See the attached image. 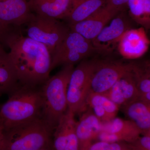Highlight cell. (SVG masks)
Segmentation results:
<instances>
[{
  "label": "cell",
  "instance_id": "24",
  "mask_svg": "<svg viewBox=\"0 0 150 150\" xmlns=\"http://www.w3.org/2000/svg\"><path fill=\"white\" fill-rule=\"evenodd\" d=\"M68 132L67 144L64 150H79V141L76 133L77 121H75V115L68 110Z\"/></svg>",
  "mask_w": 150,
  "mask_h": 150
},
{
  "label": "cell",
  "instance_id": "8",
  "mask_svg": "<svg viewBox=\"0 0 150 150\" xmlns=\"http://www.w3.org/2000/svg\"><path fill=\"white\" fill-rule=\"evenodd\" d=\"M132 68V62L98 60L92 76L90 92L105 93Z\"/></svg>",
  "mask_w": 150,
  "mask_h": 150
},
{
  "label": "cell",
  "instance_id": "20",
  "mask_svg": "<svg viewBox=\"0 0 150 150\" xmlns=\"http://www.w3.org/2000/svg\"><path fill=\"white\" fill-rule=\"evenodd\" d=\"M106 0H74L64 20L68 25L83 21L105 4Z\"/></svg>",
  "mask_w": 150,
  "mask_h": 150
},
{
  "label": "cell",
  "instance_id": "23",
  "mask_svg": "<svg viewBox=\"0 0 150 150\" xmlns=\"http://www.w3.org/2000/svg\"><path fill=\"white\" fill-rule=\"evenodd\" d=\"M68 110L63 116L58 126L55 129L54 135L53 148L54 150H64L67 142L68 132Z\"/></svg>",
  "mask_w": 150,
  "mask_h": 150
},
{
  "label": "cell",
  "instance_id": "1",
  "mask_svg": "<svg viewBox=\"0 0 150 150\" xmlns=\"http://www.w3.org/2000/svg\"><path fill=\"white\" fill-rule=\"evenodd\" d=\"M1 43L9 48V55L21 84L41 86L50 78L52 55L46 46L11 27Z\"/></svg>",
  "mask_w": 150,
  "mask_h": 150
},
{
  "label": "cell",
  "instance_id": "32",
  "mask_svg": "<svg viewBox=\"0 0 150 150\" xmlns=\"http://www.w3.org/2000/svg\"><path fill=\"white\" fill-rule=\"evenodd\" d=\"M135 150L134 149H131V150Z\"/></svg>",
  "mask_w": 150,
  "mask_h": 150
},
{
  "label": "cell",
  "instance_id": "10",
  "mask_svg": "<svg viewBox=\"0 0 150 150\" xmlns=\"http://www.w3.org/2000/svg\"><path fill=\"white\" fill-rule=\"evenodd\" d=\"M142 132L130 120L115 118L104 123L97 140L108 142H123L131 144L137 139Z\"/></svg>",
  "mask_w": 150,
  "mask_h": 150
},
{
  "label": "cell",
  "instance_id": "29",
  "mask_svg": "<svg viewBox=\"0 0 150 150\" xmlns=\"http://www.w3.org/2000/svg\"><path fill=\"white\" fill-rule=\"evenodd\" d=\"M3 137V129L2 128H0V146H1L2 141Z\"/></svg>",
  "mask_w": 150,
  "mask_h": 150
},
{
  "label": "cell",
  "instance_id": "30",
  "mask_svg": "<svg viewBox=\"0 0 150 150\" xmlns=\"http://www.w3.org/2000/svg\"><path fill=\"white\" fill-rule=\"evenodd\" d=\"M38 150H54L51 149V148H48V149H42Z\"/></svg>",
  "mask_w": 150,
  "mask_h": 150
},
{
  "label": "cell",
  "instance_id": "16",
  "mask_svg": "<svg viewBox=\"0 0 150 150\" xmlns=\"http://www.w3.org/2000/svg\"><path fill=\"white\" fill-rule=\"evenodd\" d=\"M30 9L36 14L64 19L74 0H27Z\"/></svg>",
  "mask_w": 150,
  "mask_h": 150
},
{
  "label": "cell",
  "instance_id": "21",
  "mask_svg": "<svg viewBox=\"0 0 150 150\" xmlns=\"http://www.w3.org/2000/svg\"><path fill=\"white\" fill-rule=\"evenodd\" d=\"M127 6L131 19L145 29H149L150 0H128Z\"/></svg>",
  "mask_w": 150,
  "mask_h": 150
},
{
  "label": "cell",
  "instance_id": "19",
  "mask_svg": "<svg viewBox=\"0 0 150 150\" xmlns=\"http://www.w3.org/2000/svg\"><path fill=\"white\" fill-rule=\"evenodd\" d=\"M20 84L8 53L0 43V97L8 95Z\"/></svg>",
  "mask_w": 150,
  "mask_h": 150
},
{
  "label": "cell",
  "instance_id": "2",
  "mask_svg": "<svg viewBox=\"0 0 150 150\" xmlns=\"http://www.w3.org/2000/svg\"><path fill=\"white\" fill-rule=\"evenodd\" d=\"M41 86L21 84L8 95L7 101L0 107V120L3 131L41 118L43 106Z\"/></svg>",
  "mask_w": 150,
  "mask_h": 150
},
{
  "label": "cell",
  "instance_id": "18",
  "mask_svg": "<svg viewBox=\"0 0 150 150\" xmlns=\"http://www.w3.org/2000/svg\"><path fill=\"white\" fill-rule=\"evenodd\" d=\"M121 108L128 119L139 128L142 135L150 134V104L139 98Z\"/></svg>",
  "mask_w": 150,
  "mask_h": 150
},
{
  "label": "cell",
  "instance_id": "14",
  "mask_svg": "<svg viewBox=\"0 0 150 150\" xmlns=\"http://www.w3.org/2000/svg\"><path fill=\"white\" fill-rule=\"evenodd\" d=\"M32 14L27 0H0V20L6 26L25 24Z\"/></svg>",
  "mask_w": 150,
  "mask_h": 150
},
{
  "label": "cell",
  "instance_id": "22",
  "mask_svg": "<svg viewBox=\"0 0 150 150\" xmlns=\"http://www.w3.org/2000/svg\"><path fill=\"white\" fill-rule=\"evenodd\" d=\"M131 74L140 94L150 93V65L149 60L132 62Z\"/></svg>",
  "mask_w": 150,
  "mask_h": 150
},
{
  "label": "cell",
  "instance_id": "4",
  "mask_svg": "<svg viewBox=\"0 0 150 150\" xmlns=\"http://www.w3.org/2000/svg\"><path fill=\"white\" fill-rule=\"evenodd\" d=\"M53 132L41 118L3 131L0 150H38L50 148Z\"/></svg>",
  "mask_w": 150,
  "mask_h": 150
},
{
  "label": "cell",
  "instance_id": "31",
  "mask_svg": "<svg viewBox=\"0 0 150 150\" xmlns=\"http://www.w3.org/2000/svg\"><path fill=\"white\" fill-rule=\"evenodd\" d=\"M0 128H2L1 126V120H0Z\"/></svg>",
  "mask_w": 150,
  "mask_h": 150
},
{
  "label": "cell",
  "instance_id": "15",
  "mask_svg": "<svg viewBox=\"0 0 150 150\" xmlns=\"http://www.w3.org/2000/svg\"><path fill=\"white\" fill-rule=\"evenodd\" d=\"M102 94L120 108L140 98L131 71L119 79L108 91Z\"/></svg>",
  "mask_w": 150,
  "mask_h": 150
},
{
  "label": "cell",
  "instance_id": "12",
  "mask_svg": "<svg viewBox=\"0 0 150 150\" xmlns=\"http://www.w3.org/2000/svg\"><path fill=\"white\" fill-rule=\"evenodd\" d=\"M103 125L90 108L82 112L76 125L79 150H89L94 141L97 140Z\"/></svg>",
  "mask_w": 150,
  "mask_h": 150
},
{
  "label": "cell",
  "instance_id": "26",
  "mask_svg": "<svg viewBox=\"0 0 150 150\" xmlns=\"http://www.w3.org/2000/svg\"><path fill=\"white\" fill-rule=\"evenodd\" d=\"M130 144L135 150H150V134L140 136Z\"/></svg>",
  "mask_w": 150,
  "mask_h": 150
},
{
  "label": "cell",
  "instance_id": "13",
  "mask_svg": "<svg viewBox=\"0 0 150 150\" xmlns=\"http://www.w3.org/2000/svg\"><path fill=\"white\" fill-rule=\"evenodd\" d=\"M149 43L144 28L131 29L124 33L119 41L118 51L124 59H137L147 51Z\"/></svg>",
  "mask_w": 150,
  "mask_h": 150
},
{
  "label": "cell",
  "instance_id": "17",
  "mask_svg": "<svg viewBox=\"0 0 150 150\" xmlns=\"http://www.w3.org/2000/svg\"><path fill=\"white\" fill-rule=\"evenodd\" d=\"M86 105L95 115L104 123L116 117L120 107L102 94L89 92L87 98Z\"/></svg>",
  "mask_w": 150,
  "mask_h": 150
},
{
  "label": "cell",
  "instance_id": "25",
  "mask_svg": "<svg viewBox=\"0 0 150 150\" xmlns=\"http://www.w3.org/2000/svg\"><path fill=\"white\" fill-rule=\"evenodd\" d=\"M131 144L126 142H108L98 141L93 143L88 150H130Z\"/></svg>",
  "mask_w": 150,
  "mask_h": 150
},
{
  "label": "cell",
  "instance_id": "5",
  "mask_svg": "<svg viewBox=\"0 0 150 150\" xmlns=\"http://www.w3.org/2000/svg\"><path fill=\"white\" fill-rule=\"evenodd\" d=\"M27 25V36L46 46L52 55L70 32L67 23L60 20L33 13Z\"/></svg>",
  "mask_w": 150,
  "mask_h": 150
},
{
  "label": "cell",
  "instance_id": "11",
  "mask_svg": "<svg viewBox=\"0 0 150 150\" xmlns=\"http://www.w3.org/2000/svg\"><path fill=\"white\" fill-rule=\"evenodd\" d=\"M118 13L105 5L84 20L68 26L70 30L77 33L86 39L91 41Z\"/></svg>",
  "mask_w": 150,
  "mask_h": 150
},
{
  "label": "cell",
  "instance_id": "3",
  "mask_svg": "<svg viewBox=\"0 0 150 150\" xmlns=\"http://www.w3.org/2000/svg\"><path fill=\"white\" fill-rule=\"evenodd\" d=\"M74 65H65L41 86V119L54 132L68 110L67 91Z\"/></svg>",
  "mask_w": 150,
  "mask_h": 150
},
{
  "label": "cell",
  "instance_id": "6",
  "mask_svg": "<svg viewBox=\"0 0 150 150\" xmlns=\"http://www.w3.org/2000/svg\"><path fill=\"white\" fill-rule=\"evenodd\" d=\"M98 59L83 60L73 70L67 91L68 110L74 114L81 113L87 108V98Z\"/></svg>",
  "mask_w": 150,
  "mask_h": 150
},
{
  "label": "cell",
  "instance_id": "28",
  "mask_svg": "<svg viewBox=\"0 0 150 150\" xmlns=\"http://www.w3.org/2000/svg\"><path fill=\"white\" fill-rule=\"evenodd\" d=\"M11 26H7L4 24L0 20V43H1L3 39L4 38Z\"/></svg>",
  "mask_w": 150,
  "mask_h": 150
},
{
  "label": "cell",
  "instance_id": "9",
  "mask_svg": "<svg viewBox=\"0 0 150 150\" xmlns=\"http://www.w3.org/2000/svg\"><path fill=\"white\" fill-rule=\"evenodd\" d=\"M132 20L125 11L120 12L114 17L110 24L105 26L91 41L98 53H106L112 51L124 33L132 29Z\"/></svg>",
  "mask_w": 150,
  "mask_h": 150
},
{
  "label": "cell",
  "instance_id": "27",
  "mask_svg": "<svg viewBox=\"0 0 150 150\" xmlns=\"http://www.w3.org/2000/svg\"><path fill=\"white\" fill-rule=\"evenodd\" d=\"M128 0H106L105 5L108 8L119 13L125 11Z\"/></svg>",
  "mask_w": 150,
  "mask_h": 150
},
{
  "label": "cell",
  "instance_id": "7",
  "mask_svg": "<svg viewBox=\"0 0 150 150\" xmlns=\"http://www.w3.org/2000/svg\"><path fill=\"white\" fill-rule=\"evenodd\" d=\"M96 52L91 41L70 30L52 54L51 71L61 65H74Z\"/></svg>",
  "mask_w": 150,
  "mask_h": 150
}]
</instances>
